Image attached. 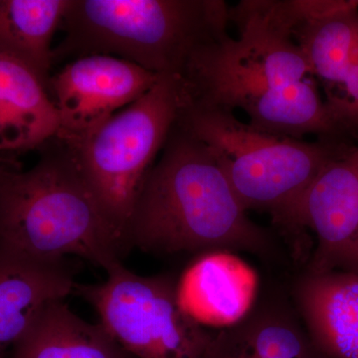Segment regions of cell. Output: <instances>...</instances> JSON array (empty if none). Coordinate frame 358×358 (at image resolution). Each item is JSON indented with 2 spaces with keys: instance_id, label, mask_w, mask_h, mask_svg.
Here are the masks:
<instances>
[{
  "instance_id": "1",
  "label": "cell",
  "mask_w": 358,
  "mask_h": 358,
  "mask_svg": "<svg viewBox=\"0 0 358 358\" xmlns=\"http://www.w3.org/2000/svg\"><path fill=\"white\" fill-rule=\"evenodd\" d=\"M271 235L247 216L204 143L178 122L143 181L126 245L157 255L245 251L268 256Z\"/></svg>"
},
{
  "instance_id": "2",
  "label": "cell",
  "mask_w": 358,
  "mask_h": 358,
  "mask_svg": "<svg viewBox=\"0 0 358 358\" xmlns=\"http://www.w3.org/2000/svg\"><path fill=\"white\" fill-rule=\"evenodd\" d=\"M0 250L36 262L80 257L106 272L122 263L124 247L64 141L27 171L0 164Z\"/></svg>"
},
{
  "instance_id": "3",
  "label": "cell",
  "mask_w": 358,
  "mask_h": 358,
  "mask_svg": "<svg viewBox=\"0 0 358 358\" xmlns=\"http://www.w3.org/2000/svg\"><path fill=\"white\" fill-rule=\"evenodd\" d=\"M229 9L222 0H69L54 63L110 56L182 77L197 49L228 36Z\"/></svg>"
},
{
  "instance_id": "4",
  "label": "cell",
  "mask_w": 358,
  "mask_h": 358,
  "mask_svg": "<svg viewBox=\"0 0 358 358\" xmlns=\"http://www.w3.org/2000/svg\"><path fill=\"white\" fill-rule=\"evenodd\" d=\"M178 122L201 141L222 169L245 210L268 212L279 224L331 160L352 147L265 133L233 110L186 103Z\"/></svg>"
},
{
  "instance_id": "5",
  "label": "cell",
  "mask_w": 358,
  "mask_h": 358,
  "mask_svg": "<svg viewBox=\"0 0 358 358\" xmlns=\"http://www.w3.org/2000/svg\"><path fill=\"white\" fill-rule=\"evenodd\" d=\"M229 17L239 38L228 35L200 47L186 66L190 103L246 112L271 92L313 77L275 1H241Z\"/></svg>"
},
{
  "instance_id": "6",
  "label": "cell",
  "mask_w": 358,
  "mask_h": 358,
  "mask_svg": "<svg viewBox=\"0 0 358 358\" xmlns=\"http://www.w3.org/2000/svg\"><path fill=\"white\" fill-rule=\"evenodd\" d=\"M188 100L182 77L160 76L138 101L81 140L66 143L124 251L141 186Z\"/></svg>"
},
{
  "instance_id": "7",
  "label": "cell",
  "mask_w": 358,
  "mask_h": 358,
  "mask_svg": "<svg viewBox=\"0 0 358 358\" xmlns=\"http://www.w3.org/2000/svg\"><path fill=\"white\" fill-rule=\"evenodd\" d=\"M100 284H77L100 324L134 358H207L215 333L182 310L176 282L166 275H141L122 264Z\"/></svg>"
},
{
  "instance_id": "8",
  "label": "cell",
  "mask_w": 358,
  "mask_h": 358,
  "mask_svg": "<svg viewBox=\"0 0 358 358\" xmlns=\"http://www.w3.org/2000/svg\"><path fill=\"white\" fill-rule=\"evenodd\" d=\"M159 78L110 56H85L69 61L47 82L60 122L56 138L68 143L81 140L145 95Z\"/></svg>"
},
{
  "instance_id": "9",
  "label": "cell",
  "mask_w": 358,
  "mask_h": 358,
  "mask_svg": "<svg viewBox=\"0 0 358 358\" xmlns=\"http://www.w3.org/2000/svg\"><path fill=\"white\" fill-rule=\"evenodd\" d=\"M278 225L310 228L317 249L308 273L355 272L358 263V147L331 160Z\"/></svg>"
},
{
  "instance_id": "10",
  "label": "cell",
  "mask_w": 358,
  "mask_h": 358,
  "mask_svg": "<svg viewBox=\"0 0 358 358\" xmlns=\"http://www.w3.org/2000/svg\"><path fill=\"white\" fill-rule=\"evenodd\" d=\"M255 271L232 252L201 254L176 282L179 305L205 327L228 329L255 307Z\"/></svg>"
},
{
  "instance_id": "11",
  "label": "cell",
  "mask_w": 358,
  "mask_h": 358,
  "mask_svg": "<svg viewBox=\"0 0 358 358\" xmlns=\"http://www.w3.org/2000/svg\"><path fill=\"white\" fill-rule=\"evenodd\" d=\"M307 333L324 358H358V273H308L296 285Z\"/></svg>"
},
{
  "instance_id": "12",
  "label": "cell",
  "mask_w": 358,
  "mask_h": 358,
  "mask_svg": "<svg viewBox=\"0 0 358 358\" xmlns=\"http://www.w3.org/2000/svg\"><path fill=\"white\" fill-rule=\"evenodd\" d=\"M59 129L46 84L27 66L0 55V152L39 148Z\"/></svg>"
},
{
  "instance_id": "13",
  "label": "cell",
  "mask_w": 358,
  "mask_h": 358,
  "mask_svg": "<svg viewBox=\"0 0 358 358\" xmlns=\"http://www.w3.org/2000/svg\"><path fill=\"white\" fill-rule=\"evenodd\" d=\"M10 358H134L102 324L73 313L65 301L48 306L14 348Z\"/></svg>"
},
{
  "instance_id": "14",
  "label": "cell",
  "mask_w": 358,
  "mask_h": 358,
  "mask_svg": "<svg viewBox=\"0 0 358 358\" xmlns=\"http://www.w3.org/2000/svg\"><path fill=\"white\" fill-rule=\"evenodd\" d=\"M207 358H324L307 331L282 308H253L215 334Z\"/></svg>"
},
{
  "instance_id": "15",
  "label": "cell",
  "mask_w": 358,
  "mask_h": 358,
  "mask_svg": "<svg viewBox=\"0 0 358 358\" xmlns=\"http://www.w3.org/2000/svg\"><path fill=\"white\" fill-rule=\"evenodd\" d=\"M69 0H0V55L31 69L46 84L54 64V35Z\"/></svg>"
},
{
  "instance_id": "16",
  "label": "cell",
  "mask_w": 358,
  "mask_h": 358,
  "mask_svg": "<svg viewBox=\"0 0 358 358\" xmlns=\"http://www.w3.org/2000/svg\"><path fill=\"white\" fill-rule=\"evenodd\" d=\"M305 54L313 78L324 90L343 75L358 44V6L341 13L303 21L293 32Z\"/></svg>"
},
{
  "instance_id": "17",
  "label": "cell",
  "mask_w": 358,
  "mask_h": 358,
  "mask_svg": "<svg viewBox=\"0 0 358 358\" xmlns=\"http://www.w3.org/2000/svg\"><path fill=\"white\" fill-rule=\"evenodd\" d=\"M30 327L31 322L16 296L8 262L0 253V358H10Z\"/></svg>"
},
{
  "instance_id": "18",
  "label": "cell",
  "mask_w": 358,
  "mask_h": 358,
  "mask_svg": "<svg viewBox=\"0 0 358 358\" xmlns=\"http://www.w3.org/2000/svg\"><path fill=\"white\" fill-rule=\"evenodd\" d=\"M324 91V103L341 134L358 133V44L338 81Z\"/></svg>"
},
{
  "instance_id": "19",
  "label": "cell",
  "mask_w": 358,
  "mask_h": 358,
  "mask_svg": "<svg viewBox=\"0 0 358 358\" xmlns=\"http://www.w3.org/2000/svg\"><path fill=\"white\" fill-rule=\"evenodd\" d=\"M355 272H357V273H358V263H357V268H355Z\"/></svg>"
}]
</instances>
